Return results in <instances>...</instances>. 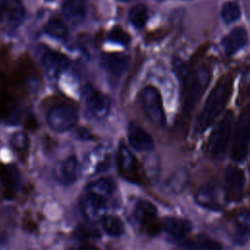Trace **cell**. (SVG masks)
Masks as SVG:
<instances>
[{
  "label": "cell",
  "mask_w": 250,
  "mask_h": 250,
  "mask_svg": "<svg viewBox=\"0 0 250 250\" xmlns=\"http://www.w3.org/2000/svg\"><path fill=\"white\" fill-rule=\"evenodd\" d=\"M104 68L113 76H120L127 68L129 58L122 53L104 54L102 57Z\"/></svg>",
  "instance_id": "18"
},
{
  "label": "cell",
  "mask_w": 250,
  "mask_h": 250,
  "mask_svg": "<svg viewBox=\"0 0 250 250\" xmlns=\"http://www.w3.org/2000/svg\"><path fill=\"white\" fill-rule=\"evenodd\" d=\"M148 19V10L146 5L138 4L134 6L129 12V21L136 28L145 26Z\"/></svg>",
  "instance_id": "26"
},
{
  "label": "cell",
  "mask_w": 250,
  "mask_h": 250,
  "mask_svg": "<svg viewBox=\"0 0 250 250\" xmlns=\"http://www.w3.org/2000/svg\"><path fill=\"white\" fill-rule=\"evenodd\" d=\"M248 41V35L243 27H235L230 30L222 41L225 53L231 56L242 49Z\"/></svg>",
  "instance_id": "15"
},
{
  "label": "cell",
  "mask_w": 250,
  "mask_h": 250,
  "mask_svg": "<svg viewBox=\"0 0 250 250\" xmlns=\"http://www.w3.org/2000/svg\"><path fill=\"white\" fill-rule=\"evenodd\" d=\"M210 81V70L206 67H199L193 75L188 78V85L185 93L184 112L189 114L197 104Z\"/></svg>",
  "instance_id": "4"
},
{
  "label": "cell",
  "mask_w": 250,
  "mask_h": 250,
  "mask_svg": "<svg viewBox=\"0 0 250 250\" xmlns=\"http://www.w3.org/2000/svg\"><path fill=\"white\" fill-rule=\"evenodd\" d=\"M117 162L121 174L131 182H138L139 175L137 169V160L129 147L121 142L117 151Z\"/></svg>",
  "instance_id": "10"
},
{
  "label": "cell",
  "mask_w": 250,
  "mask_h": 250,
  "mask_svg": "<svg viewBox=\"0 0 250 250\" xmlns=\"http://www.w3.org/2000/svg\"><path fill=\"white\" fill-rule=\"evenodd\" d=\"M232 236L237 243H244L250 237V212L242 210L236 213L231 223Z\"/></svg>",
  "instance_id": "16"
},
{
  "label": "cell",
  "mask_w": 250,
  "mask_h": 250,
  "mask_svg": "<svg viewBox=\"0 0 250 250\" xmlns=\"http://www.w3.org/2000/svg\"><path fill=\"white\" fill-rule=\"evenodd\" d=\"M230 93L231 80L229 77H223L212 89L197 118L195 126L197 133H203L214 123L223 111Z\"/></svg>",
  "instance_id": "1"
},
{
  "label": "cell",
  "mask_w": 250,
  "mask_h": 250,
  "mask_svg": "<svg viewBox=\"0 0 250 250\" xmlns=\"http://www.w3.org/2000/svg\"><path fill=\"white\" fill-rule=\"evenodd\" d=\"M156 207L146 199L137 201L134 208V216L136 220L145 227H151L156 221Z\"/></svg>",
  "instance_id": "17"
},
{
  "label": "cell",
  "mask_w": 250,
  "mask_h": 250,
  "mask_svg": "<svg viewBox=\"0 0 250 250\" xmlns=\"http://www.w3.org/2000/svg\"><path fill=\"white\" fill-rule=\"evenodd\" d=\"M233 125V113L229 110L216 125L210 138V152L213 158L221 159L228 148L231 129Z\"/></svg>",
  "instance_id": "3"
},
{
  "label": "cell",
  "mask_w": 250,
  "mask_h": 250,
  "mask_svg": "<svg viewBox=\"0 0 250 250\" xmlns=\"http://www.w3.org/2000/svg\"><path fill=\"white\" fill-rule=\"evenodd\" d=\"M128 142L138 151H149L154 146L151 135L136 123H130L128 126Z\"/></svg>",
  "instance_id": "14"
},
{
  "label": "cell",
  "mask_w": 250,
  "mask_h": 250,
  "mask_svg": "<svg viewBox=\"0 0 250 250\" xmlns=\"http://www.w3.org/2000/svg\"><path fill=\"white\" fill-rule=\"evenodd\" d=\"M79 175L80 165L78 159L74 155H70L61 161L55 169V176L57 180L65 186L75 183Z\"/></svg>",
  "instance_id": "11"
},
{
  "label": "cell",
  "mask_w": 250,
  "mask_h": 250,
  "mask_svg": "<svg viewBox=\"0 0 250 250\" xmlns=\"http://www.w3.org/2000/svg\"><path fill=\"white\" fill-rule=\"evenodd\" d=\"M46 1H53V0H46Z\"/></svg>",
  "instance_id": "35"
},
{
  "label": "cell",
  "mask_w": 250,
  "mask_h": 250,
  "mask_svg": "<svg viewBox=\"0 0 250 250\" xmlns=\"http://www.w3.org/2000/svg\"><path fill=\"white\" fill-rule=\"evenodd\" d=\"M113 191V183L107 178H100L90 183L86 188V192L94 194L104 201H107Z\"/></svg>",
  "instance_id": "24"
},
{
  "label": "cell",
  "mask_w": 250,
  "mask_h": 250,
  "mask_svg": "<svg viewBox=\"0 0 250 250\" xmlns=\"http://www.w3.org/2000/svg\"><path fill=\"white\" fill-rule=\"evenodd\" d=\"M63 17L71 23H79L83 21L86 12L85 0H64L62 6Z\"/></svg>",
  "instance_id": "21"
},
{
  "label": "cell",
  "mask_w": 250,
  "mask_h": 250,
  "mask_svg": "<svg viewBox=\"0 0 250 250\" xmlns=\"http://www.w3.org/2000/svg\"><path fill=\"white\" fill-rule=\"evenodd\" d=\"M102 222V228L104 230L105 233H107L110 236L118 237L121 236L125 231V227L120 218L114 215H108L101 221Z\"/></svg>",
  "instance_id": "25"
},
{
  "label": "cell",
  "mask_w": 250,
  "mask_h": 250,
  "mask_svg": "<svg viewBox=\"0 0 250 250\" xmlns=\"http://www.w3.org/2000/svg\"><path fill=\"white\" fill-rule=\"evenodd\" d=\"M12 146L19 153H25L28 148V139L22 132H19L12 137Z\"/></svg>",
  "instance_id": "30"
},
{
  "label": "cell",
  "mask_w": 250,
  "mask_h": 250,
  "mask_svg": "<svg viewBox=\"0 0 250 250\" xmlns=\"http://www.w3.org/2000/svg\"><path fill=\"white\" fill-rule=\"evenodd\" d=\"M240 9L236 2L228 1L226 2L221 9V17L223 21L227 23H231L236 21L240 18Z\"/></svg>",
  "instance_id": "28"
},
{
  "label": "cell",
  "mask_w": 250,
  "mask_h": 250,
  "mask_svg": "<svg viewBox=\"0 0 250 250\" xmlns=\"http://www.w3.org/2000/svg\"><path fill=\"white\" fill-rule=\"evenodd\" d=\"M250 142V105L240 113L236 124L231 148V157L234 161L241 162L245 159Z\"/></svg>",
  "instance_id": "2"
},
{
  "label": "cell",
  "mask_w": 250,
  "mask_h": 250,
  "mask_svg": "<svg viewBox=\"0 0 250 250\" xmlns=\"http://www.w3.org/2000/svg\"><path fill=\"white\" fill-rule=\"evenodd\" d=\"M249 96H250V87H249Z\"/></svg>",
  "instance_id": "34"
},
{
  "label": "cell",
  "mask_w": 250,
  "mask_h": 250,
  "mask_svg": "<svg viewBox=\"0 0 250 250\" xmlns=\"http://www.w3.org/2000/svg\"><path fill=\"white\" fill-rule=\"evenodd\" d=\"M108 163H109L108 153L105 150L99 148L93 151L89 156V159L87 160V165H86L87 173L91 175L100 173L107 168Z\"/></svg>",
  "instance_id": "22"
},
{
  "label": "cell",
  "mask_w": 250,
  "mask_h": 250,
  "mask_svg": "<svg viewBox=\"0 0 250 250\" xmlns=\"http://www.w3.org/2000/svg\"><path fill=\"white\" fill-rule=\"evenodd\" d=\"M45 31L55 38H63L67 34V28L65 24L57 18H53L47 21L45 25Z\"/></svg>",
  "instance_id": "29"
},
{
  "label": "cell",
  "mask_w": 250,
  "mask_h": 250,
  "mask_svg": "<svg viewBox=\"0 0 250 250\" xmlns=\"http://www.w3.org/2000/svg\"><path fill=\"white\" fill-rule=\"evenodd\" d=\"M245 185L244 172L234 166H230L227 169L225 174V187L226 197L230 201H239L243 196Z\"/></svg>",
  "instance_id": "8"
},
{
  "label": "cell",
  "mask_w": 250,
  "mask_h": 250,
  "mask_svg": "<svg viewBox=\"0 0 250 250\" xmlns=\"http://www.w3.org/2000/svg\"><path fill=\"white\" fill-rule=\"evenodd\" d=\"M81 211L84 217L91 222L102 221L106 213V201L86 192L81 199Z\"/></svg>",
  "instance_id": "9"
},
{
  "label": "cell",
  "mask_w": 250,
  "mask_h": 250,
  "mask_svg": "<svg viewBox=\"0 0 250 250\" xmlns=\"http://www.w3.org/2000/svg\"><path fill=\"white\" fill-rule=\"evenodd\" d=\"M108 38L118 44L128 45L130 43V35L120 26H114L108 34Z\"/></svg>",
  "instance_id": "31"
},
{
  "label": "cell",
  "mask_w": 250,
  "mask_h": 250,
  "mask_svg": "<svg viewBox=\"0 0 250 250\" xmlns=\"http://www.w3.org/2000/svg\"><path fill=\"white\" fill-rule=\"evenodd\" d=\"M219 188L214 182L203 184L196 192L195 199L199 205L211 210H220L222 208Z\"/></svg>",
  "instance_id": "13"
},
{
  "label": "cell",
  "mask_w": 250,
  "mask_h": 250,
  "mask_svg": "<svg viewBox=\"0 0 250 250\" xmlns=\"http://www.w3.org/2000/svg\"><path fill=\"white\" fill-rule=\"evenodd\" d=\"M82 97L88 111L93 117L104 119L108 115L110 109L109 99L92 85H86L83 88Z\"/></svg>",
  "instance_id": "7"
},
{
  "label": "cell",
  "mask_w": 250,
  "mask_h": 250,
  "mask_svg": "<svg viewBox=\"0 0 250 250\" xmlns=\"http://www.w3.org/2000/svg\"><path fill=\"white\" fill-rule=\"evenodd\" d=\"M8 23L13 27H18L24 19V7L21 0H6L5 12Z\"/></svg>",
  "instance_id": "23"
},
{
  "label": "cell",
  "mask_w": 250,
  "mask_h": 250,
  "mask_svg": "<svg viewBox=\"0 0 250 250\" xmlns=\"http://www.w3.org/2000/svg\"><path fill=\"white\" fill-rule=\"evenodd\" d=\"M0 179L7 196H13L20 188V173L16 166L6 165L0 169Z\"/></svg>",
  "instance_id": "20"
},
{
  "label": "cell",
  "mask_w": 250,
  "mask_h": 250,
  "mask_svg": "<svg viewBox=\"0 0 250 250\" xmlns=\"http://www.w3.org/2000/svg\"><path fill=\"white\" fill-rule=\"evenodd\" d=\"M161 226L165 231L174 237L181 238L191 230V224L188 220L179 217H165Z\"/></svg>",
  "instance_id": "19"
},
{
  "label": "cell",
  "mask_w": 250,
  "mask_h": 250,
  "mask_svg": "<svg viewBox=\"0 0 250 250\" xmlns=\"http://www.w3.org/2000/svg\"><path fill=\"white\" fill-rule=\"evenodd\" d=\"M188 183V176L184 171H178L173 176H171L168 181L166 182V189L174 192L179 193L186 188Z\"/></svg>",
  "instance_id": "27"
},
{
  "label": "cell",
  "mask_w": 250,
  "mask_h": 250,
  "mask_svg": "<svg viewBox=\"0 0 250 250\" xmlns=\"http://www.w3.org/2000/svg\"><path fill=\"white\" fill-rule=\"evenodd\" d=\"M141 103L148 119L156 126L165 125L166 117L159 91L153 86L146 87L141 93Z\"/></svg>",
  "instance_id": "5"
},
{
  "label": "cell",
  "mask_w": 250,
  "mask_h": 250,
  "mask_svg": "<svg viewBox=\"0 0 250 250\" xmlns=\"http://www.w3.org/2000/svg\"><path fill=\"white\" fill-rule=\"evenodd\" d=\"M118 1H122V2H129V1H134V0H118Z\"/></svg>",
  "instance_id": "33"
},
{
  "label": "cell",
  "mask_w": 250,
  "mask_h": 250,
  "mask_svg": "<svg viewBox=\"0 0 250 250\" xmlns=\"http://www.w3.org/2000/svg\"><path fill=\"white\" fill-rule=\"evenodd\" d=\"M77 120V110L70 104L54 105L47 113V123L56 132H65L72 129Z\"/></svg>",
  "instance_id": "6"
},
{
  "label": "cell",
  "mask_w": 250,
  "mask_h": 250,
  "mask_svg": "<svg viewBox=\"0 0 250 250\" xmlns=\"http://www.w3.org/2000/svg\"><path fill=\"white\" fill-rule=\"evenodd\" d=\"M42 64L49 77L57 78L67 68L69 61L63 54L49 50L43 55Z\"/></svg>",
  "instance_id": "12"
},
{
  "label": "cell",
  "mask_w": 250,
  "mask_h": 250,
  "mask_svg": "<svg viewBox=\"0 0 250 250\" xmlns=\"http://www.w3.org/2000/svg\"><path fill=\"white\" fill-rule=\"evenodd\" d=\"M67 250H98V249L91 246V245H79V246H76V247H71Z\"/></svg>",
  "instance_id": "32"
}]
</instances>
